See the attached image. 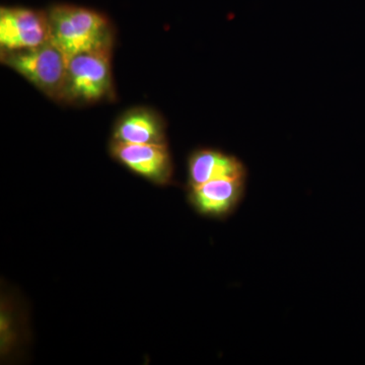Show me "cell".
I'll return each instance as SVG.
<instances>
[{
  "instance_id": "cell-1",
  "label": "cell",
  "mask_w": 365,
  "mask_h": 365,
  "mask_svg": "<svg viewBox=\"0 0 365 365\" xmlns=\"http://www.w3.org/2000/svg\"><path fill=\"white\" fill-rule=\"evenodd\" d=\"M47 14L50 39L67 58L113 44L110 21L98 11L58 4L47 11Z\"/></svg>"
},
{
  "instance_id": "cell-2",
  "label": "cell",
  "mask_w": 365,
  "mask_h": 365,
  "mask_svg": "<svg viewBox=\"0 0 365 365\" xmlns=\"http://www.w3.org/2000/svg\"><path fill=\"white\" fill-rule=\"evenodd\" d=\"M0 59L46 96L61 101L68 58L51 39L35 47L1 49Z\"/></svg>"
},
{
  "instance_id": "cell-3",
  "label": "cell",
  "mask_w": 365,
  "mask_h": 365,
  "mask_svg": "<svg viewBox=\"0 0 365 365\" xmlns=\"http://www.w3.org/2000/svg\"><path fill=\"white\" fill-rule=\"evenodd\" d=\"M112 45L78 53L68 58L61 102L88 104L113 93Z\"/></svg>"
},
{
  "instance_id": "cell-4",
  "label": "cell",
  "mask_w": 365,
  "mask_h": 365,
  "mask_svg": "<svg viewBox=\"0 0 365 365\" xmlns=\"http://www.w3.org/2000/svg\"><path fill=\"white\" fill-rule=\"evenodd\" d=\"M110 153L117 162L160 186L169 185L174 167L168 144H131L112 140Z\"/></svg>"
},
{
  "instance_id": "cell-5",
  "label": "cell",
  "mask_w": 365,
  "mask_h": 365,
  "mask_svg": "<svg viewBox=\"0 0 365 365\" xmlns=\"http://www.w3.org/2000/svg\"><path fill=\"white\" fill-rule=\"evenodd\" d=\"M50 39L47 11L25 7L0 9V47L24 49L43 44Z\"/></svg>"
},
{
  "instance_id": "cell-6",
  "label": "cell",
  "mask_w": 365,
  "mask_h": 365,
  "mask_svg": "<svg viewBox=\"0 0 365 365\" xmlns=\"http://www.w3.org/2000/svg\"><path fill=\"white\" fill-rule=\"evenodd\" d=\"M246 178L218 179L189 188L188 200L196 212L206 217H227L242 202Z\"/></svg>"
},
{
  "instance_id": "cell-7",
  "label": "cell",
  "mask_w": 365,
  "mask_h": 365,
  "mask_svg": "<svg viewBox=\"0 0 365 365\" xmlns=\"http://www.w3.org/2000/svg\"><path fill=\"white\" fill-rule=\"evenodd\" d=\"M247 178V170L239 158L211 148L197 150L188 160L189 188L218 179Z\"/></svg>"
},
{
  "instance_id": "cell-8",
  "label": "cell",
  "mask_w": 365,
  "mask_h": 365,
  "mask_svg": "<svg viewBox=\"0 0 365 365\" xmlns=\"http://www.w3.org/2000/svg\"><path fill=\"white\" fill-rule=\"evenodd\" d=\"M113 140L131 144H167L165 122L150 109H132L118 120Z\"/></svg>"
}]
</instances>
